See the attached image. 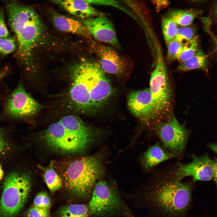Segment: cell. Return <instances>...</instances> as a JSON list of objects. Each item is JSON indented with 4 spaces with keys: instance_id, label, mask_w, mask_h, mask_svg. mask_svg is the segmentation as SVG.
<instances>
[{
    "instance_id": "3957f363",
    "label": "cell",
    "mask_w": 217,
    "mask_h": 217,
    "mask_svg": "<svg viewBox=\"0 0 217 217\" xmlns=\"http://www.w3.org/2000/svg\"><path fill=\"white\" fill-rule=\"evenodd\" d=\"M105 133L74 115H65L42 133V140L51 150L65 155L83 153L101 140Z\"/></svg>"
},
{
    "instance_id": "9c48e42d",
    "label": "cell",
    "mask_w": 217,
    "mask_h": 217,
    "mask_svg": "<svg viewBox=\"0 0 217 217\" xmlns=\"http://www.w3.org/2000/svg\"><path fill=\"white\" fill-rule=\"evenodd\" d=\"M155 129L163 145L169 151L176 155L183 152L188 132L173 114L165 120L156 122Z\"/></svg>"
},
{
    "instance_id": "ffe728a7",
    "label": "cell",
    "mask_w": 217,
    "mask_h": 217,
    "mask_svg": "<svg viewBox=\"0 0 217 217\" xmlns=\"http://www.w3.org/2000/svg\"><path fill=\"white\" fill-rule=\"evenodd\" d=\"M54 165V162L52 161L47 166L38 165L42 172L43 176L47 186L52 192L60 189L62 184L61 178L55 170Z\"/></svg>"
},
{
    "instance_id": "d6a6232c",
    "label": "cell",
    "mask_w": 217,
    "mask_h": 217,
    "mask_svg": "<svg viewBox=\"0 0 217 217\" xmlns=\"http://www.w3.org/2000/svg\"><path fill=\"white\" fill-rule=\"evenodd\" d=\"M207 146L209 149L217 153V142L209 143Z\"/></svg>"
},
{
    "instance_id": "7402d4cb",
    "label": "cell",
    "mask_w": 217,
    "mask_h": 217,
    "mask_svg": "<svg viewBox=\"0 0 217 217\" xmlns=\"http://www.w3.org/2000/svg\"><path fill=\"white\" fill-rule=\"evenodd\" d=\"M162 28L166 43L175 39L178 27L174 21L167 17H163L162 22Z\"/></svg>"
},
{
    "instance_id": "4dcf8cb0",
    "label": "cell",
    "mask_w": 217,
    "mask_h": 217,
    "mask_svg": "<svg viewBox=\"0 0 217 217\" xmlns=\"http://www.w3.org/2000/svg\"><path fill=\"white\" fill-rule=\"evenodd\" d=\"M154 2L153 3L156 5L157 9H159L165 7L168 4V2L167 1L159 0Z\"/></svg>"
},
{
    "instance_id": "cb8c5ba5",
    "label": "cell",
    "mask_w": 217,
    "mask_h": 217,
    "mask_svg": "<svg viewBox=\"0 0 217 217\" xmlns=\"http://www.w3.org/2000/svg\"><path fill=\"white\" fill-rule=\"evenodd\" d=\"M166 44L168 59L169 61L177 60L182 51L183 44L175 39Z\"/></svg>"
},
{
    "instance_id": "4fadbf2b",
    "label": "cell",
    "mask_w": 217,
    "mask_h": 217,
    "mask_svg": "<svg viewBox=\"0 0 217 217\" xmlns=\"http://www.w3.org/2000/svg\"><path fill=\"white\" fill-rule=\"evenodd\" d=\"M83 23L96 40L121 48L113 24L104 14L84 19Z\"/></svg>"
},
{
    "instance_id": "7a4b0ae2",
    "label": "cell",
    "mask_w": 217,
    "mask_h": 217,
    "mask_svg": "<svg viewBox=\"0 0 217 217\" xmlns=\"http://www.w3.org/2000/svg\"><path fill=\"white\" fill-rule=\"evenodd\" d=\"M7 8L10 25L17 40L19 59L29 80L36 81L41 75L34 60V52L45 36L43 24L36 12L29 6L12 2Z\"/></svg>"
},
{
    "instance_id": "e575fe53",
    "label": "cell",
    "mask_w": 217,
    "mask_h": 217,
    "mask_svg": "<svg viewBox=\"0 0 217 217\" xmlns=\"http://www.w3.org/2000/svg\"><path fill=\"white\" fill-rule=\"evenodd\" d=\"M4 176V172L2 167L0 165V180H1Z\"/></svg>"
},
{
    "instance_id": "f546056e",
    "label": "cell",
    "mask_w": 217,
    "mask_h": 217,
    "mask_svg": "<svg viewBox=\"0 0 217 217\" xmlns=\"http://www.w3.org/2000/svg\"><path fill=\"white\" fill-rule=\"evenodd\" d=\"M9 145L5 137L2 130L0 129V155L3 154L9 149Z\"/></svg>"
},
{
    "instance_id": "5b68a950",
    "label": "cell",
    "mask_w": 217,
    "mask_h": 217,
    "mask_svg": "<svg viewBox=\"0 0 217 217\" xmlns=\"http://www.w3.org/2000/svg\"><path fill=\"white\" fill-rule=\"evenodd\" d=\"M104 154L102 152L71 161L62 174L66 187L77 198L89 200L96 182L104 175Z\"/></svg>"
},
{
    "instance_id": "d6986e66",
    "label": "cell",
    "mask_w": 217,
    "mask_h": 217,
    "mask_svg": "<svg viewBox=\"0 0 217 217\" xmlns=\"http://www.w3.org/2000/svg\"><path fill=\"white\" fill-rule=\"evenodd\" d=\"M203 12L202 10L194 9L175 10L169 12L167 17L177 25L187 27L191 24L195 19Z\"/></svg>"
},
{
    "instance_id": "44dd1931",
    "label": "cell",
    "mask_w": 217,
    "mask_h": 217,
    "mask_svg": "<svg viewBox=\"0 0 217 217\" xmlns=\"http://www.w3.org/2000/svg\"><path fill=\"white\" fill-rule=\"evenodd\" d=\"M58 215L59 217H90L87 203L65 206L59 211Z\"/></svg>"
},
{
    "instance_id": "6da1fadb",
    "label": "cell",
    "mask_w": 217,
    "mask_h": 217,
    "mask_svg": "<svg viewBox=\"0 0 217 217\" xmlns=\"http://www.w3.org/2000/svg\"><path fill=\"white\" fill-rule=\"evenodd\" d=\"M67 70L64 100L71 109L81 113L96 109L111 96V84L98 62L82 58Z\"/></svg>"
},
{
    "instance_id": "52a82bcc",
    "label": "cell",
    "mask_w": 217,
    "mask_h": 217,
    "mask_svg": "<svg viewBox=\"0 0 217 217\" xmlns=\"http://www.w3.org/2000/svg\"><path fill=\"white\" fill-rule=\"evenodd\" d=\"M27 175L14 171L8 174L3 183L0 200V217H14L24 206L31 187Z\"/></svg>"
},
{
    "instance_id": "ba28073f",
    "label": "cell",
    "mask_w": 217,
    "mask_h": 217,
    "mask_svg": "<svg viewBox=\"0 0 217 217\" xmlns=\"http://www.w3.org/2000/svg\"><path fill=\"white\" fill-rule=\"evenodd\" d=\"M149 88L156 120H166L172 114V94L166 68L160 55H158L155 67L151 74Z\"/></svg>"
},
{
    "instance_id": "d4e9b609",
    "label": "cell",
    "mask_w": 217,
    "mask_h": 217,
    "mask_svg": "<svg viewBox=\"0 0 217 217\" xmlns=\"http://www.w3.org/2000/svg\"><path fill=\"white\" fill-rule=\"evenodd\" d=\"M195 36L194 29L183 27L178 28L175 39L184 44L190 41Z\"/></svg>"
},
{
    "instance_id": "8d00e7d4",
    "label": "cell",
    "mask_w": 217,
    "mask_h": 217,
    "mask_svg": "<svg viewBox=\"0 0 217 217\" xmlns=\"http://www.w3.org/2000/svg\"><path fill=\"white\" fill-rule=\"evenodd\" d=\"M214 38H215L214 40H215V43H216V47L217 48V35H216L215 36Z\"/></svg>"
},
{
    "instance_id": "83f0119b",
    "label": "cell",
    "mask_w": 217,
    "mask_h": 217,
    "mask_svg": "<svg viewBox=\"0 0 217 217\" xmlns=\"http://www.w3.org/2000/svg\"><path fill=\"white\" fill-rule=\"evenodd\" d=\"M26 215V217H50L49 209L33 206L27 211Z\"/></svg>"
},
{
    "instance_id": "277c9868",
    "label": "cell",
    "mask_w": 217,
    "mask_h": 217,
    "mask_svg": "<svg viewBox=\"0 0 217 217\" xmlns=\"http://www.w3.org/2000/svg\"><path fill=\"white\" fill-rule=\"evenodd\" d=\"M176 177L163 180L132 194L137 203H141L155 212L167 217H181L191 201L193 185L182 182Z\"/></svg>"
},
{
    "instance_id": "7c38bea8",
    "label": "cell",
    "mask_w": 217,
    "mask_h": 217,
    "mask_svg": "<svg viewBox=\"0 0 217 217\" xmlns=\"http://www.w3.org/2000/svg\"><path fill=\"white\" fill-rule=\"evenodd\" d=\"M127 104L131 112L143 122L147 123L156 120L152 98L149 88L131 92Z\"/></svg>"
},
{
    "instance_id": "e0dca14e",
    "label": "cell",
    "mask_w": 217,
    "mask_h": 217,
    "mask_svg": "<svg viewBox=\"0 0 217 217\" xmlns=\"http://www.w3.org/2000/svg\"><path fill=\"white\" fill-rule=\"evenodd\" d=\"M55 27L62 32L69 33L90 38L91 35L83 23L73 18L58 13L52 16Z\"/></svg>"
},
{
    "instance_id": "8992f818",
    "label": "cell",
    "mask_w": 217,
    "mask_h": 217,
    "mask_svg": "<svg viewBox=\"0 0 217 217\" xmlns=\"http://www.w3.org/2000/svg\"><path fill=\"white\" fill-rule=\"evenodd\" d=\"M87 203L90 217H135L113 181L101 178L95 184Z\"/></svg>"
},
{
    "instance_id": "5bb4252c",
    "label": "cell",
    "mask_w": 217,
    "mask_h": 217,
    "mask_svg": "<svg viewBox=\"0 0 217 217\" xmlns=\"http://www.w3.org/2000/svg\"><path fill=\"white\" fill-rule=\"evenodd\" d=\"M92 46L98 63L105 73L119 75L125 71L127 68L125 61L113 49L96 43Z\"/></svg>"
},
{
    "instance_id": "603a6c76",
    "label": "cell",
    "mask_w": 217,
    "mask_h": 217,
    "mask_svg": "<svg viewBox=\"0 0 217 217\" xmlns=\"http://www.w3.org/2000/svg\"><path fill=\"white\" fill-rule=\"evenodd\" d=\"M198 38L195 36L190 41L183 44L181 52L177 59L179 63L184 61L192 57L198 50Z\"/></svg>"
},
{
    "instance_id": "d590c367",
    "label": "cell",
    "mask_w": 217,
    "mask_h": 217,
    "mask_svg": "<svg viewBox=\"0 0 217 217\" xmlns=\"http://www.w3.org/2000/svg\"><path fill=\"white\" fill-rule=\"evenodd\" d=\"M6 73V72L5 71L0 73V82L5 76Z\"/></svg>"
},
{
    "instance_id": "1f68e13d",
    "label": "cell",
    "mask_w": 217,
    "mask_h": 217,
    "mask_svg": "<svg viewBox=\"0 0 217 217\" xmlns=\"http://www.w3.org/2000/svg\"><path fill=\"white\" fill-rule=\"evenodd\" d=\"M214 162V164L213 178L217 188V158L215 159Z\"/></svg>"
},
{
    "instance_id": "9a60e30c",
    "label": "cell",
    "mask_w": 217,
    "mask_h": 217,
    "mask_svg": "<svg viewBox=\"0 0 217 217\" xmlns=\"http://www.w3.org/2000/svg\"><path fill=\"white\" fill-rule=\"evenodd\" d=\"M53 2L70 14L84 19L104 14L92 6L87 0H60Z\"/></svg>"
},
{
    "instance_id": "30bf717a",
    "label": "cell",
    "mask_w": 217,
    "mask_h": 217,
    "mask_svg": "<svg viewBox=\"0 0 217 217\" xmlns=\"http://www.w3.org/2000/svg\"><path fill=\"white\" fill-rule=\"evenodd\" d=\"M43 105L35 99L20 82L8 98L5 105L6 112L16 118H28L37 115Z\"/></svg>"
},
{
    "instance_id": "836d02e7",
    "label": "cell",
    "mask_w": 217,
    "mask_h": 217,
    "mask_svg": "<svg viewBox=\"0 0 217 217\" xmlns=\"http://www.w3.org/2000/svg\"><path fill=\"white\" fill-rule=\"evenodd\" d=\"M213 12L214 17L215 20L217 21V2L214 5Z\"/></svg>"
},
{
    "instance_id": "4316f807",
    "label": "cell",
    "mask_w": 217,
    "mask_h": 217,
    "mask_svg": "<svg viewBox=\"0 0 217 217\" xmlns=\"http://www.w3.org/2000/svg\"><path fill=\"white\" fill-rule=\"evenodd\" d=\"M16 47L14 39L0 38V53L5 55L11 53L14 51Z\"/></svg>"
},
{
    "instance_id": "8fae6325",
    "label": "cell",
    "mask_w": 217,
    "mask_h": 217,
    "mask_svg": "<svg viewBox=\"0 0 217 217\" xmlns=\"http://www.w3.org/2000/svg\"><path fill=\"white\" fill-rule=\"evenodd\" d=\"M192 161L187 164L179 163L175 177L181 180L191 177L193 181H209L213 178L214 162L207 155L197 156H191Z\"/></svg>"
},
{
    "instance_id": "484cf974",
    "label": "cell",
    "mask_w": 217,
    "mask_h": 217,
    "mask_svg": "<svg viewBox=\"0 0 217 217\" xmlns=\"http://www.w3.org/2000/svg\"><path fill=\"white\" fill-rule=\"evenodd\" d=\"M33 206L49 209L51 205V199L45 192H41L36 196L33 201Z\"/></svg>"
},
{
    "instance_id": "ac0fdd59",
    "label": "cell",
    "mask_w": 217,
    "mask_h": 217,
    "mask_svg": "<svg viewBox=\"0 0 217 217\" xmlns=\"http://www.w3.org/2000/svg\"><path fill=\"white\" fill-rule=\"evenodd\" d=\"M208 56L202 50L198 49L191 58L180 62L177 66L178 70L186 71L195 69H200L208 73Z\"/></svg>"
},
{
    "instance_id": "f1b7e54d",
    "label": "cell",
    "mask_w": 217,
    "mask_h": 217,
    "mask_svg": "<svg viewBox=\"0 0 217 217\" xmlns=\"http://www.w3.org/2000/svg\"><path fill=\"white\" fill-rule=\"evenodd\" d=\"M9 32L6 26L2 10H0V38H7Z\"/></svg>"
},
{
    "instance_id": "2e32d148",
    "label": "cell",
    "mask_w": 217,
    "mask_h": 217,
    "mask_svg": "<svg viewBox=\"0 0 217 217\" xmlns=\"http://www.w3.org/2000/svg\"><path fill=\"white\" fill-rule=\"evenodd\" d=\"M176 156L158 143L149 147L142 156L141 162L145 169L149 170L159 163Z\"/></svg>"
}]
</instances>
